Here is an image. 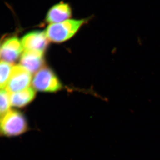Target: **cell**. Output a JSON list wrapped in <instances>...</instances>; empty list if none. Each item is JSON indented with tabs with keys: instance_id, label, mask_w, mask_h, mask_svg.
<instances>
[{
	"instance_id": "5b68a950",
	"label": "cell",
	"mask_w": 160,
	"mask_h": 160,
	"mask_svg": "<svg viewBox=\"0 0 160 160\" xmlns=\"http://www.w3.org/2000/svg\"><path fill=\"white\" fill-rule=\"evenodd\" d=\"M22 44L16 37L6 39L1 48V57L3 61L12 64L17 61L23 49Z\"/></svg>"
},
{
	"instance_id": "7c38bea8",
	"label": "cell",
	"mask_w": 160,
	"mask_h": 160,
	"mask_svg": "<svg viewBox=\"0 0 160 160\" xmlns=\"http://www.w3.org/2000/svg\"><path fill=\"white\" fill-rule=\"evenodd\" d=\"M0 56H1V48H0Z\"/></svg>"
},
{
	"instance_id": "6da1fadb",
	"label": "cell",
	"mask_w": 160,
	"mask_h": 160,
	"mask_svg": "<svg viewBox=\"0 0 160 160\" xmlns=\"http://www.w3.org/2000/svg\"><path fill=\"white\" fill-rule=\"evenodd\" d=\"M28 129L26 117L18 110H9L0 118V137L18 136L24 134Z\"/></svg>"
},
{
	"instance_id": "52a82bcc",
	"label": "cell",
	"mask_w": 160,
	"mask_h": 160,
	"mask_svg": "<svg viewBox=\"0 0 160 160\" xmlns=\"http://www.w3.org/2000/svg\"><path fill=\"white\" fill-rule=\"evenodd\" d=\"M46 32L35 31L29 32L22 39L23 48L26 50L44 52L49 46V40Z\"/></svg>"
},
{
	"instance_id": "ba28073f",
	"label": "cell",
	"mask_w": 160,
	"mask_h": 160,
	"mask_svg": "<svg viewBox=\"0 0 160 160\" xmlns=\"http://www.w3.org/2000/svg\"><path fill=\"white\" fill-rule=\"evenodd\" d=\"M43 52L38 50H26L21 56V65L31 73L37 72L45 63Z\"/></svg>"
},
{
	"instance_id": "4fadbf2b",
	"label": "cell",
	"mask_w": 160,
	"mask_h": 160,
	"mask_svg": "<svg viewBox=\"0 0 160 160\" xmlns=\"http://www.w3.org/2000/svg\"><path fill=\"white\" fill-rule=\"evenodd\" d=\"M1 118V114H0V118Z\"/></svg>"
},
{
	"instance_id": "7a4b0ae2",
	"label": "cell",
	"mask_w": 160,
	"mask_h": 160,
	"mask_svg": "<svg viewBox=\"0 0 160 160\" xmlns=\"http://www.w3.org/2000/svg\"><path fill=\"white\" fill-rule=\"evenodd\" d=\"M87 22L86 19H69L50 24L46 29V36L53 42H62L72 37Z\"/></svg>"
},
{
	"instance_id": "3957f363",
	"label": "cell",
	"mask_w": 160,
	"mask_h": 160,
	"mask_svg": "<svg viewBox=\"0 0 160 160\" xmlns=\"http://www.w3.org/2000/svg\"><path fill=\"white\" fill-rule=\"evenodd\" d=\"M32 85L36 90L44 92H55L62 87L56 75L48 67L42 68L37 72Z\"/></svg>"
},
{
	"instance_id": "277c9868",
	"label": "cell",
	"mask_w": 160,
	"mask_h": 160,
	"mask_svg": "<svg viewBox=\"0 0 160 160\" xmlns=\"http://www.w3.org/2000/svg\"><path fill=\"white\" fill-rule=\"evenodd\" d=\"M31 80V72L26 68L20 65L13 66L6 90L9 93L22 91L28 88Z\"/></svg>"
},
{
	"instance_id": "8992f818",
	"label": "cell",
	"mask_w": 160,
	"mask_h": 160,
	"mask_svg": "<svg viewBox=\"0 0 160 160\" xmlns=\"http://www.w3.org/2000/svg\"><path fill=\"white\" fill-rule=\"evenodd\" d=\"M72 14L71 6L62 1L49 8L46 13V22L50 24L62 22L69 20Z\"/></svg>"
},
{
	"instance_id": "8fae6325",
	"label": "cell",
	"mask_w": 160,
	"mask_h": 160,
	"mask_svg": "<svg viewBox=\"0 0 160 160\" xmlns=\"http://www.w3.org/2000/svg\"><path fill=\"white\" fill-rule=\"evenodd\" d=\"M11 106L9 92L6 90L0 89V114L1 117L10 110Z\"/></svg>"
},
{
	"instance_id": "30bf717a",
	"label": "cell",
	"mask_w": 160,
	"mask_h": 160,
	"mask_svg": "<svg viewBox=\"0 0 160 160\" xmlns=\"http://www.w3.org/2000/svg\"><path fill=\"white\" fill-rule=\"evenodd\" d=\"M12 68L10 63L4 61L0 62V89L7 86Z\"/></svg>"
},
{
	"instance_id": "9c48e42d",
	"label": "cell",
	"mask_w": 160,
	"mask_h": 160,
	"mask_svg": "<svg viewBox=\"0 0 160 160\" xmlns=\"http://www.w3.org/2000/svg\"><path fill=\"white\" fill-rule=\"evenodd\" d=\"M33 88L28 87L22 91L9 93L11 105L17 108H23L32 102L35 97Z\"/></svg>"
}]
</instances>
